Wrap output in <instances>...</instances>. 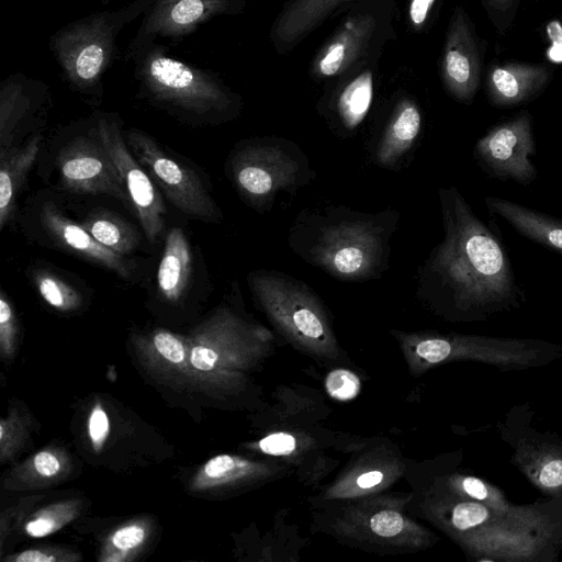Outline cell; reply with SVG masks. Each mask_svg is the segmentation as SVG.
Instances as JSON below:
<instances>
[{
    "label": "cell",
    "mask_w": 562,
    "mask_h": 562,
    "mask_svg": "<svg viewBox=\"0 0 562 562\" xmlns=\"http://www.w3.org/2000/svg\"><path fill=\"white\" fill-rule=\"evenodd\" d=\"M104 63V49L98 44L83 47L76 59V72L82 80H91L98 76Z\"/></svg>",
    "instance_id": "74e56055"
},
{
    "label": "cell",
    "mask_w": 562,
    "mask_h": 562,
    "mask_svg": "<svg viewBox=\"0 0 562 562\" xmlns=\"http://www.w3.org/2000/svg\"><path fill=\"white\" fill-rule=\"evenodd\" d=\"M533 117L528 110L491 126L473 148L481 169L491 178L528 186L538 171L531 158L536 154Z\"/></svg>",
    "instance_id": "ba28073f"
},
{
    "label": "cell",
    "mask_w": 562,
    "mask_h": 562,
    "mask_svg": "<svg viewBox=\"0 0 562 562\" xmlns=\"http://www.w3.org/2000/svg\"><path fill=\"white\" fill-rule=\"evenodd\" d=\"M193 271V255L184 232L172 227L166 237L157 272L160 296L170 303L179 302L186 294Z\"/></svg>",
    "instance_id": "44dd1931"
},
{
    "label": "cell",
    "mask_w": 562,
    "mask_h": 562,
    "mask_svg": "<svg viewBox=\"0 0 562 562\" xmlns=\"http://www.w3.org/2000/svg\"><path fill=\"white\" fill-rule=\"evenodd\" d=\"M486 209L519 235L562 254V220L499 196H486Z\"/></svg>",
    "instance_id": "ffe728a7"
},
{
    "label": "cell",
    "mask_w": 562,
    "mask_h": 562,
    "mask_svg": "<svg viewBox=\"0 0 562 562\" xmlns=\"http://www.w3.org/2000/svg\"><path fill=\"white\" fill-rule=\"evenodd\" d=\"M40 220L44 231L57 246L114 272L120 278H133L135 267L132 262L100 244L80 223L66 217L55 205L44 204Z\"/></svg>",
    "instance_id": "e0dca14e"
},
{
    "label": "cell",
    "mask_w": 562,
    "mask_h": 562,
    "mask_svg": "<svg viewBox=\"0 0 562 562\" xmlns=\"http://www.w3.org/2000/svg\"><path fill=\"white\" fill-rule=\"evenodd\" d=\"M247 283L260 310L288 340L318 356L337 355L329 313L307 283L273 269L250 271Z\"/></svg>",
    "instance_id": "277c9868"
},
{
    "label": "cell",
    "mask_w": 562,
    "mask_h": 562,
    "mask_svg": "<svg viewBox=\"0 0 562 562\" xmlns=\"http://www.w3.org/2000/svg\"><path fill=\"white\" fill-rule=\"evenodd\" d=\"M552 68L544 63L495 60L484 70L488 103L498 109L525 105L537 99L552 79Z\"/></svg>",
    "instance_id": "5bb4252c"
},
{
    "label": "cell",
    "mask_w": 562,
    "mask_h": 562,
    "mask_svg": "<svg viewBox=\"0 0 562 562\" xmlns=\"http://www.w3.org/2000/svg\"><path fill=\"white\" fill-rule=\"evenodd\" d=\"M560 81L562 83V69H561V74H560Z\"/></svg>",
    "instance_id": "bcb514c9"
},
{
    "label": "cell",
    "mask_w": 562,
    "mask_h": 562,
    "mask_svg": "<svg viewBox=\"0 0 562 562\" xmlns=\"http://www.w3.org/2000/svg\"><path fill=\"white\" fill-rule=\"evenodd\" d=\"M88 435L94 452H100L110 435V419L100 403H97L89 414Z\"/></svg>",
    "instance_id": "f35d334b"
},
{
    "label": "cell",
    "mask_w": 562,
    "mask_h": 562,
    "mask_svg": "<svg viewBox=\"0 0 562 562\" xmlns=\"http://www.w3.org/2000/svg\"><path fill=\"white\" fill-rule=\"evenodd\" d=\"M80 510V499L52 503L33 514L24 524L23 530L31 538L47 537L75 520Z\"/></svg>",
    "instance_id": "484cf974"
},
{
    "label": "cell",
    "mask_w": 562,
    "mask_h": 562,
    "mask_svg": "<svg viewBox=\"0 0 562 562\" xmlns=\"http://www.w3.org/2000/svg\"><path fill=\"white\" fill-rule=\"evenodd\" d=\"M395 10L396 0H357L351 4L312 58V80L326 85L368 61L379 60L395 36Z\"/></svg>",
    "instance_id": "8992f818"
},
{
    "label": "cell",
    "mask_w": 562,
    "mask_h": 562,
    "mask_svg": "<svg viewBox=\"0 0 562 562\" xmlns=\"http://www.w3.org/2000/svg\"><path fill=\"white\" fill-rule=\"evenodd\" d=\"M443 239L417 271V295L452 321H480L518 307L524 293L502 240L453 187L438 191Z\"/></svg>",
    "instance_id": "6da1fadb"
},
{
    "label": "cell",
    "mask_w": 562,
    "mask_h": 562,
    "mask_svg": "<svg viewBox=\"0 0 562 562\" xmlns=\"http://www.w3.org/2000/svg\"><path fill=\"white\" fill-rule=\"evenodd\" d=\"M370 530L381 538H396L408 529V521L402 514L392 509L374 513L369 519Z\"/></svg>",
    "instance_id": "8d00e7d4"
},
{
    "label": "cell",
    "mask_w": 562,
    "mask_h": 562,
    "mask_svg": "<svg viewBox=\"0 0 562 562\" xmlns=\"http://www.w3.org/2000/svg\"><path fill=\"white\" fill-rule=\"evenodd\" d=\"M203 12L201 0H179L170 11V19L177 25L187 26L196 22Z\"/></svg>",
    "instance_id": "b9f144b4"
},
{
    "label": "cell",
    "mask_w": 562,
    "mask_h": 562,
    "mask_svg": "<svg viewBox=\"0 0 562 562\" xmlns=\"http://www.w3.org/2000/svg\"><path fill=\"white\" fill-rule=\"evenodd\" d=\"M272 338L261 324L221 306L187 337L189 360L205 390H231L238 386L241 372L249 369Z\"/></svg>",
    "instance_id": "3957f363"
},
{
    "label": "cell",
    "mask_w": 562,
    "mask_h": 562,
    "mask_svg": "<svg viewBox=\"0 0 562 562\" xmlns=\"http://www.w3.org/2000/svg\"><path fill=\"white\" fill-rule=\"evenodd\" d=\"M260 465L237 456H215L194 473L190 481V490L205 493L245 482L259 474Z\"/></svg>",
    "instance_id": "cb8c5ba5"
},
{
    "label": "cell",
    "mask_w": 562,
    "mask_h": 562,
    "mask_svg": "<svg viewBox=\"0 0 562 562\" xmlns=\"http://www.w3.org/2000/svg\"><path fill=\"white\" fill-rule=\"evenodd\" d=\"M361 387L357 374L347 369H334L325 379V389L329 396L338 401H350L355 398Z\"/></svg>",
    "instance_id": "e575fe53"
},
{
    "label": "cell",
    "mask_w": 562,
    "mask_h": 562,
    "mask_svg": "<svg viewBox=\"0 0 562 562\" xmlns=\"http://www.w3.org/2000/svg\"><path fill=\"white\" fill-rule=\"evenodd\" d=\"M487 42L462 5L449 19L439 57V76L446 92L457 102L470 105L484 77Z\"/></svg>",
    "instance_id": "9c48e42d"
},
{
    "label": "cell",
    "mask_w": 562,
    "mask_h": 562,
    "mask_svg": "<svg viewBox=\"0 0 562 562\" xmlns=\"http://www.w3.org/2000/svg\"><path fill=\"white\" fill-rule=\"evenodd\" d=\"M227 167L240 198L259 213L270 211L280 194L293 195L316 177L301 147L279 136L243 140Z\"/></svg>",
    "instance_id": "5b68a950"
},
{
    "label": "cell",
    "mask_w": 562,
    "mask_h": 562,
    "mask_svg": "<svg viewBox=\"0 0 562 562\" xmlns=\"http://www.w3.org/2000/svg\"><path fill=\"white\" fill-rule=\"evenodd\" d=\"M532 2H543V1H547V0H531Z\"/></svg>",
    "instance_id": "f6af8a7d"
},
{
    "label": "cell",
    "mask_w": 562,
    "mask_h": 562,
    "mask_svg": "<svg viewBox=\"0 0 562 562\" xmlns=\"http://www.w3.org/2000/svg\"><path fill=\"white\" fill-rule=\"evenodd\" d=\"M527 473L532 481L547 492L562 490V457L551 452L540 453L537 460L529 464Z\"/></svg>",
    "instance_id": "f546056e"
},
{
    "label": "cell",
    "mask_w": 562,
    "mask_h": 562,
    "mask_svg": "<svg viewBox=\"0 0 562 562\" xmlns=\"http://www.w3.org/2000/svg\"><path fill=\"white\" fill-rule=\"evenodd\" d=\"M384 479V473L380 470H370L361 473L355 481V484L360 490H371L381 484Z\"/></svg>",
    "instance_id": "7bdbcfd3"
},
{
    "label": "cell",
    "mask_w": 562,
    "mask_h": 562,
    "mask_svg": "<svg viewBox=\"0 0 562 562\" xmlns=\"http://www.w3.org/2000/svg\"><path fill=\"white\" fill-rule=\"evenodd\" d=\"M557 23L560 25L561 32H562V14L558 18Z\"/></svg>",
    "instance_id": "ee69618b"
},
{
    "label": "cell",
    "mask_w": 562,
    "mask_h": 562,
    "mask_svg": "<svg viewBox=\"0 0 562 562\" xmlns=\"http://www.w3.org/2000/svg\"><path fill=\"white\" fill-rule=\"evenodd\" d=\"M452 484L459 493L471 501L480 502L498 514L509 512L502 494L477 477L457 476L453 479Z\"/></svg>",
    "instance_id": "f1b7e54d"
},
{
    "label": "cell",
    "mask_w": 562,
    "mask_h": 562,
    "mask_svg": "<svg viewBox=\"0 0 562 562\" xmlns=\"http://www.w3.org/2000/svg\"><path fill=\"white\" fill-rule=\"evenodd\" d=\"M259 449L269 456H289L296 448V439L288 432H273L263 437L259 443Z\"/></svg>",
    "instance_id": "60d3db41"
},
{
    "label": "cell",
    "mask_w": 562,
    "mask_h": 562,
    "mask_svg": "<svg viewBox=\"0 0 562 562\" xmlns=\"http://www.w3.org/2000/svg\"><path fill=\"white\" fill-rule=\"evenodd\" d=\"M378 61H368L326 83L319 111L337 134L353 133L368 115L374 97Z\"/></svg>",
    "instance_id": "4fadbf2b"
},
{
    "label": "cell",
    "mask_w": 562,
    "mask_h": 562,
    "mask_svg": "<svg viewBox=\"0 0 562 562\" xmlns=\"http://www.w3.org/2000/svg\"><path fill=\"white\" fill-rule=\"evenodd\" d=\"M18 318L13 306L5 295H0V351L3 360H11L15 353L18 342Z\"/></svg>",
    "instance_id": "836d02e7"
},
{
    "label": "cell",
    "mask_w": 562,
    "mask_h": 562,
    "mask_svg": "<svg viewBox=\"0 0 562 562\" xmlns=\"http://www.w3.org/2000/svg\"><path fill=\"white\" fill-rule=\"evenodd\" d=\"M41 136H33L23 147H10L0 151V228L12 217L15 200L34 164Z\"/></svg>",
    "instance_id": "603a6c76"
},
{
    "label": "cell",
    "mask_w": 562,
    "mask_h": 562,
    "mask_svg": "<svg viewBox=\"0 0 562 562\" xmlns=\"http://www.w3.org/2000/svg\"><path fill=\"white\" fill-rule=\"evenodd\" d=\"M57 167L61 186L68 191L105 194L132 206L124 182L98 137L71 140L58 154Z\"/></svg>",
    "instance_id": "8fae6325"
},
{
    "label": "cell",
    "mask_w": 562,
    "mask_h": 562,
    "mask_svg": "<svg viewBox=\"0 0 562 562\" xmlns=\"http://www.w3.org/2000/svg\"><path fill=\"white\" fill-rule=\"evenodd\" d=\"M33 281L41 297L52 307L60 312H72L82 305L81 294L58 276L36 270Z\"/></svg>",
    "instance_id": "83f0119b"
},
{
    "label": "cell",
    "mask_w": 562,
    "mask_h": 562,
    "mask_svg": "<svg viewBox=\"0 0 562 562\" xmlns=\"http://www.w3.org/2000/svg\"><path fill=\"white\" fill-rule=\"evenodd\" d=\"M26 440V423L19 412H10L0 420V459L4 463L14 458Z\"/></svg>",
    "instance_id": "4dcf8cb0"
},
{
    "label": "cell",
    "mask_w": 562,
    "mask_h": 562,
    "mask_svg": "<svg viewBox=\"0 0 562 562\" xmlns=\"http://www.w3.org/2000/svg\"><path fill=\"white\" fill-rule=\"evenodd\" d=\"M494 514L495 510L480 502L465 501L451 508L450 522L454 529L468 531L487 522Z\"/></svg>",
    "instance_id": "d6a6232c"
},
{
    "label": "cell",
    "mask_w": 562,
    "mask_h": 562,
    "mask_svg": "<svg viewBox=\"0 0 562 562\" xmlns=\"http://www.w3.org/2000/svg\"><path fill=\"white\" fill-rule=\"evenodd\" d=\"M498 36H506L517 19L521 0H479Z\"/></svg>",
    "instance_id": "1f68e13d"
},
{
    "label": "cell",
    "mask_w": 562,
    "mask_h": 562,
    "mask_svg": "<svg viewBox=\"0 0 562 562\" xmlns=\"http://www.w3.org/2000/svg\"><path fill=\"white\" fill-rule=\"evenodd\" d=\"M97 137L110 155L124 182L146 238L155 243L164 231L166 213L160 192L156 189L150 176L133 156L114 123L101 121L97 128Z\"/></svg>",
    "instance_id": "7c38bea8"
},
{
    "label": "cell",
    "mask_w": 562,
    "mask_h": 562,
    "mask_svg": "<svg viewBox=\"0 0 562 562\" xmlns=\"http://www.w3.org/2000/svg\"><path fill=\"white\" fill-rule=\"evenodd\" d=\"M134 346L142 366L149 374L168 384L200 386L201 376L189 360L188 340L167 329L137 336Z\"/></svg>",
    "instance_id": "2e32d148"
},
{
    "label": "cell",
    "mask_w": 562,
    "mask_h": 562,
    "mask_svg": "<svg viewBox=\"0 0 562 562\" xmlns=\"http://www.w3.org/2000/svg\"><path fill=\"white\" fill-rule=\"evenodd\" d=\"M126 144L173 206L198 220L220 217L217 205L193 170L171 158L143 132L128 131Z\"/></svg>",
    "instance_id": "52a82bcc"
},
{
    "label": "cell",
    "mask_w": 562,
    "mask_h": 562,
    "mask_svg": "<svg viewBox=\"0 0 562 562\" xmlns=\"http://www.w3.org/2000/svg\"><path fill=\"white\" fill-rule=\"evenodd\" d=\"M150 77L162 95L198 112H232L235 99L223 89L202 83L183 64L169 57H157L149 66Z\"/></svg>",
    "instance_id": "9a60e30c"
},
{
    "label": "cell",
    "mask_w": 562,
    "mask_h": 562,
    "mask_svg": "<svg viewBox=\"0 0 562 562\" xmlns=\"http://www.w3.org/2000/svg\"><path fill=\"white\" fill-rule=\"evenodd\" d=\"M100 244L125 256L139 243L136 229L120 216L106 211L90 213L80 223Z\"/></svg>",
    "instance_id": "d4e9b609"
},
{
    "label": "cell",
    "mask_w": 562,
    "mask_h": 562,
    "mask_svg": "<svg viewBox=\"0 0 562 562\" xmlns=\"http://www.w3.org/2000/svg\"><path fill=\"white\" fill-rule=\"evenodd\" d=\"M436 2L437 0H408L406 20L413 32L418 33L426 29L434 13Z\"/></svg>",
    "instance_id": "ab89813d"
},
{
    "label": "cell",
    "mask_w": 562,
    "mask_h": 562,
    "mask_svg": "<svg viewBox=\"0 0 562 562\" xmlns=\"http://www.w3.org/2000/svg\"><path fill=\"white\" fill-rule=\"evenodd\" d=\"M357 0H288L274 18L269 38L279 55L289 54L311 33L344 13Z\"/></svg>",
    "instance_id": "ac0fdd59"
},
{
    "label": "cell",
    "mask_w": 562,
    "mask_h": 562,
    "mask_svg": "<svg viewBox=\"0 0 562 562\" xmlns=\"http://www.w3.org/2000/svg\"><path fill=\"white\" fill-rule=\"evenodd\" d=\"M149 536V527L145 521H131L115 529L102 547L99 561H131Z\"/></svg>",
    "instance_id": "4316f807"
},
{
    "label": "cell",
    "mask_w": 562,
    "mask_h": 562,
    "mask_svg": "<svg viewBox=\"0 0 562 562\" xmlns=\"http://www.w3.org/2000/svg\"><path fill=\"white\" fill-rule=\"evenodd\" d=\"M409 360L417 368H429L458 358H479L497 361H527L519 356H535L536 341L496 339L477 336L441 335L432 333H397Z\"/></svg>",
    "instance_id": "30bf717a"
},
{
    "label": "cell",
    "mask_w": 562,
    "mask_h": 562,
    "mask_svg": "<svg viewBox=\"0 0 562 562\" xmlns=\"http://www.w3.org/2000/svg\"><path fill=\"white\" fill-rule=\"evenodd\" d=\"M422 127L423 113L418 102L407 94L397 98L375 147L374 164L396 169L417 142Z\"/></svg>",
    "instance_id": "d6986e66"
},
{
    "label": "cell",
    "mask_w": 562,
    "mask_h": 562,
    "mask_svg": "<svg viewBox=\"0 0 562 562\" xmlns=\"http://www.w3.org/2000/svg\"><path fill=\"white\" fill-rule=\"evenodd\" d=\"M70 469L71 459L64 449L45 448L13 469L4 486L10 491L46 487L64 481L69 475Z\"/></svg>",
    "instance_id": "7402d4cb"
},
{
    "label": "cell",
    "mask_w": 562,
    "mask_h": 562,
    "mask_svg": "<svg viewBox=\"0 0 562 562\" xmlns=\"http://www.w3.org/2000/svg\"><path fill=\"white\" fill-rule=\"evenodd\" d=\"M80 559L79 554L65 548L42 547L26 549L2 560L9 562H70Z\"/></svg>",
    "instance_id": "d590c367"
},
{
    "label": "cell",
    "mask_w": 562,
    "mask_h": 562,
    "mask_svg": "<svg viewBox=\"0 0 562 562\" xmlns=\"http://www.w3.org/2000/svg\"><path fill=\"white\" fill-rule=\"evenodd\" d=\"M400 217L391 207L379 212L340 204L307 207L294 218L288 245L303 261L334 279L364 282L389 269Z\"/></svg>",
    "instance_id": "7a4b0ae2"
}]
</instances>
